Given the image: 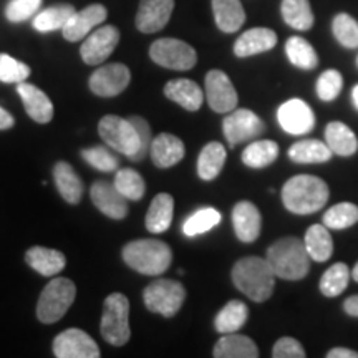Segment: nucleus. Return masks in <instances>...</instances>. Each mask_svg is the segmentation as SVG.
<instances>
[{
    "mask_svg": "<svg viewBox=\"0 0 358 358\" xmlns=\"http://www.w3.org/2000/svg\"><path fill=\"white\" fill-rule=\"evenodd\" d=\"M113 185L128 201H140L146 191L145 179H143L140 173L134 171L131 168H124L116 171Z\"/></svg>",
    "mask_w": 358,
    "mask_h": 358,
    "instance_id": "41",
    "label": "nucleus"
},
{
    "mask_svg": "<svg viewBox=\"0 0 358 358\" xmlns=\"http://www.w3.org/2000/svg\"><path fill=\"white\" fill-rule=\"evenodd\" d=\"M279 158V145L271 140L252 141L243 151V163L249 168H267Z\"/></svg>",
    "mask_w": 358,
    "mask_h": 358,
    "instance_id": "35",
    "label": "nucleus"
},
{
    "mask_svg": "<svg viewBox=\"0 0 358 358\" xmlns=\"http://www.w3.org/2000/svg\"><path fill=\"white\" fill-rule=\"evenodd\" d=\"M128 120L133 123V127L138 133V138H140V153L136 156V163H138V161L145 159L148 153H150L153 136H151V128L145 118H141V116H129Z\"/></svg>",
    "mask_w": 358,
    "mask_h": 358,
    "instance_id": "47",
    "label": "nucleus"
},
{
    "mask_svg": "<svg viewBox=\"0 0 358 358\" xmlns=\"http://www.w3.org/2000/svg\"><path fill=\"white\" fill-rule=\"evenodd\" d=\"M352 101H353V106L358 110V85H355L352 90Z\"/></svg>",
    "mask_w": 358,
    "mask_h": 358,
    "instance_id": "52",
    "label": "nucleus"
},
{
    "mask_svg": "<svg viewBox=\"0 0 358 358\" xmlns=\"http://www.w3.org/2000/svg\"><path fill=\"white\" fill-rule=\"evenodd\" d=\"M343 88V78L337 70H325L317 80L315 92L322 101H334Z\"/></svg>",
    "mask_w": 358,
    "mask_h": 358,
    "instance_id": "45",
    "label": "nucleus"
},
{
    "mask_svg": "<svg viewBox=\"0 0 358 358\" xmlns=\"http://www.w3.org/2000/svg\"><path fill=\"white\" fill-rule=\"evenodd\" d=\"M123 261L143 275H161L173 262L171 248L158 239H138L123 248Z\"/></svg>",
    "mask_w": 358,
    "mask_h": 358,
    "instance_id": "4",
    "label": "nucleus"
},
{
    "mask_svg": "<svg viewBox=\"0 0 358 358\" xmlns=\"http://www.w3.org/2000/svg\"><path fill=\"white\" fill-rule=\"evenodd\" d=\"M17 93H19L22 103H24L27 115L40 124H47L53 118V105L38 87L32 83H17Z\"/></svg>",
    "mask_w": 358,
    "mask_h": 358,
    "instance_id": "20",
    "label": "nucleus"
},
{
    "mask_svg": "<svg viewBox=\"0 0 358 358\" xmlns=\"http://www.w3.org/2000/svg\"><path fill=\"white\" fill-rule=\"evenodd\" d=\"M213 355L216 358H257L259 348L252 338L245 335H239L237 332L224 334L217 340Z\"/></svg>",
    "mask_w": 358,
    "mask_h": 358,
    "instance_id": "26",
    "label": "nucleus"
},
{
    "mask_svg": "<svg viewBox=\"0 0 358 358\" xmlns=\"http://www.w3.org/2000/svg\"><path fill=\"white\" fill-rule=\"evenodd\" d=\"M174 216V199L168 192H159L151 201L150 209L146 213V229L153 234H163L171 227Z\"/></svg>",
    "mask_w": 358,
    "mask_h": 358,
    "instance_id": "25",
    "label": "nucleus"
},
{
    "mask_svg": "<svg viewBox=\"0 0 358 358\" xmlns=\"http://www.w3.org/2000/svg\"><path fill=\"white\" fill-rule=\"evenodd\" d=\"M221 213L214 208H201L196 213H192L189 217L182 224V232L187 237H194L206 234L208 231L214 229L219 222H221Z\"/></svg>",
    "mask_w": 358,
    "mask_h": 358,
    "instance_id": "39",
    "label": "nucleus"
},
{
    "mask_svg": "<svg viewBox=\"0 0 358 358\" xmlns=\"http://www.w3.org/2000/svg\"><path fill=\"white\" fill-rule=\"evenodd\" d=\"M267 262L275 277L284 280H301L308 274L310 256L306 244L297 237H284L267 249Z\"/></svg>",
    "mask_w": 358,
    "mask_h": 358,
    "instance_id": "3",
    "label": "nucleus"
},
{
    "mask_svg": "<svg viewBox=\"0 0 358 358\" xmlns=\"http://www.w3.org/2000/svg\"><path fill=\"white\" fill-rule=\"evenodd\" d=\"M185 143L171 133H161L151 143V161L155 163V166L161 169L176 166L179 161L185 158Z\"/></svg>",
    "mask_w": 358,
    "mask_h": 358,
    "instance_id": "21",
    "label": "nucleus"
},
{
    "mask_svg": "<svg viewBox=\"0 0 358 358\" xmlns=\"http://www.w3.org/2000/svg\"><path fill=\"white\" fill-rule=\"evenodd\" d=\"M325 143L334 155L352 156L358 151L357 134L345 123L332 122L325 128Z\"/></svg>",
    "mask_w": 358,
    "mask_h": 358,
    "instance_id": "31",
    "label": "nucleus"
},
{
    "mask_svg": "<svg viewBox=\"0 0 358 358\" xmlns=\"http://www.w3.org/2000/svg\"><path fill=\"white\" fill-rule=\"evenodd\" d=\"M25 261L35 272L43 277H53L62 272L66 266L65 254L57 249L34 245L25 252Z\"/></svg>",
    "mask_w": 358,
    "mask_h": 358,
    "instance_id": "24",
    "label": "nucleus"
},
{
    "mask_svg": "<svg viewBox=\"0 0 358 358\" xmlns=\"http://www.w3.org/2000/svg\"><path fill=\"white\" fill-rule=\"evenodd\" d=\"M164 95L168 100L178 103L186 111H198L204 103V92L196 82L187 78L169 80L164 85Z\"/></svg>",
    "mask_w": 358,
    "mask_h": 358,
    "instance_id": "23",
    "label": "nucleus"
},
{
    "mask_svg": "<svg viewBox=\"0 0 358 358\" xmlns=\"http://www.w3.org/2000/svg\"><path fill=\"white\" fill-rule=\"evenodd\" d=\"M352 279L355 280V282H358V262H357V266L353 267V271H352Z\"/></svg>",
    "mask_w": 358,
    "mask_h": 358,
    "instance_id": "53",
    "label": "nucleus"
},
{
    "mask_svg": "<svg viewBox=\"0 0 358 358\" xmlns=\"http://www.w3.org/2000/svg\"><path fill=\"white\" fill-rule=\"evenodd\" d=\"M129 82H131V71L127 65L108 64L93 71L88 80V87L96 96L113 98L123 93Z\"/></svg>",
    "mask_w": 358,
    "mask_h": 358,
    "instance_id": "11",
    "label": "nucleus"
},
{
    "mask_svg": "<svg viewBox=\"0 0 358 358\" xmlns=\"http://www.w3.org/2000/svg\"><path fill=\"white\" fill-rule=\"evenodd\" d=\"M82 158L87 161L90 166L103 173H113L118 169L120 164L118 158H116V155L111 151L110 146L85 148L82 151Z\"/></svg>",
    "mask_w": 358,
    "mask_h": 358,
    "instance_id": "42",
    "label": "nucleus"
},
{
    "mask_svg": "<svg viewBox=\"0 0 358 358\" xmlns=\"http://www.w3.org/2000/svg\"><path fill=\"white\" fill-rule=\"evenodd\" d=\"M352 272L347 264L337 262L332 267H329L324 272L320 279V292L325 297H337V295L345 292L348 287V280H350Z\"/></svg>",
    "mask_w": 358,
    "mask_h": 358,
    "instance_id": "38",
    "label": "nucleus"
},
{
    "mask_svg": "<svg viewBox=\"0 0 358 358\" xmlns=\"http://www.w3.org/2000/svg\"><path fill=\"white\" fill-rule=\"evenodd\" d=\"M266 131V124L254 111L241 108L232 110L222 122V133L231 148L239 143L256 140Z\"/></svg>",
    "mask_w": 358,
    "mask_h": 358,
    "instance_id": "10",
    "label": "nucleus"
},
{
    "mask_svg": "<svg viewBox=\"0 0 358 358\" xmlns=\"http://www.w3.org/2000/svg\"><path fill=\"white\" fill-rule=\"evenodd\" d=\"M173 10L174 0H140L134 24L141 34H156L168 25Z\"/></svg>",
    "mask_w": 358,
    "mask_h": 358,
    "instance_id": "16",
    "label": "nucleus"
},
{
    "mask_svg": "<svg viewBox=\"0 0 358 358\" xmlns=\"http://www.w3.org/2000/svg\"><path fill=\"white\" fill-rule=\"evenodd\" d=\"M232 226L241 243L250 244L257 239L262 229V216L256 204L241 201L232 209Z\"/></svg>",
    "mask_w": 358,
    "mask_h": 358,
    "instance_id": "19",
    "label": "nucleus"
},
{
    "mask_svg": "<svg viewBox=\"0 0 358 358\" xmlns=\"http://www.w3.org/2000/svg\"><path fill=\"white\" fill-rule=\"evenodd\" d=\"M329 358H358V353L353 350H348V348H332L329 353H327Z\"/></svg>",
    "mask_w": 358,
    "mask_h": 358,
    "instance_id": "49",
    "label": "nucleus"
},
{
    "mask_svg": "<svg viewBox=\"0 0 358 358\" xmlns=\"http://www.w3.org/2000/svg\"><path fill=\"white\" fill-rule=\"evenodd\" d=\"M332 150L325 141L320 140H302L294 143L289 148L290 161L297 164H320L332 158Z\"/></svg>",
    "mask_w": 358,
    "mask_h": 358,
    "instance_id": "29",
    "label": "nucleus"
},
{
    "mask_svg": "<svg viewBox=\"0 0 358 358\" xmlns=\"http://www.w3.org/2000/svg\"><path fill=\"white\" fill-rule=\"evenodd\" d=\"M150 57L163 69L186 71L198 64V53L189 43L178 38H159L150 47Z\"/></svg>",
    "mask_w": 358,
    "mask_h": 358,
    "instance_id": "9",
    "label": "nucleus"
},
{
    "mask_svg": "<svg viewBox=\"0 0 358 358\" xmlns=\"http://www.w3.org/2000/svg\"><path fill=\"white\" fill-rule=\"evenodd\" d=\"M332 30L340 45L347 48L358 47V22L348 13H338L335 17Z\"/></svg>",
    "mask_w": 358,
    "mask_h": 358,
    "instance_id": "43",
    "label": "nucleus"
},
{
    "mask_svg": "<svg viewBox=\"0 0 358 358\" xmlns=\"http://www.w3.org/2000/svg\"><path fill=\"white\" fill-rule=\"evenodd\" d=\"M204 95L208 105L216 113H231L239 101L234 85L222 70H211L206 75Z\"/></svg>",
    "mask_w": 358,
    "mask_h": 358,
    "instance_id": "13",
    "label": "nucleus"
},
{
    "mask_svg": "<svg viewBox=\"0 0 358 358\" xmlns=\"http://www.w3.org/2000/svg\"><path fill=\"white\" fill-rule=\"evenodd\" d=\"M343 310H345L348 315L358 317V295H352L348 297L345 303H343Z\"/></svg>",
    "mask_w": 358,
    "mask_h": 358,
    "instance_id": "50",
    "label": "nucleus"
},
{
    "mask_svg": "<svg viewBox=\"0 0 358 358\" xmlns=\"http://www.w3.org/2000/svg\"><path fill=\"white\" fill-rule=\"evenodd\" d=\"M289 62L301 70H313L319 65V55L313 47L302 37H290L285 43Z\"/></svg>",
    "mask_w": 358,
    "mask_h": 358,
    "instance_id": "37",
    "label": "nucleus"
},
{
    "mask_svg": "<svg viewBox=\"0 0 358 358\" xmlns=\"http://www.w3.org/2000/svg\"><path fill=\"white\" fill-rule=\"evenodd\" d=\"M30 77V66L24 62L0 53V82L2 83H22Z\"/></svg>",
    "mask_w": 358,
    "mask_h": 358,
    "instance_id": "44",
    "label": "nucleus"
},
{
    "mask_svg": "<svg viewBox=\"0 0 358 358\" xmlns=\"http://www.w3.org/2000/svg\"><path fill=\"white\" fill-rule=\"evenodd\" d=\"M186 299V290L181 284L171 279L153 280L143 292V301L150 312L159 315L174 317L181 310Z\"/></svg>",
    "mask_w": 358,
    "mask_h": 358,
    "instance_id": "8",
    "label": "nucleus"
},
{
    "mask_svg": "<svg viewBox=\"0 0 358 358\" xmlns=\"http://www.w3.org/2000/svg\"><path fill=\"white\" fill-rule=\"evenodd\" d=\"M53 355L57 358H98L100 348L87 332L69 329L53 340Z\"/></svg>",
    "mask_w": 358,
    "mask_h": 358,
    "instance_id": "14",
    "label": "nucleus"
},
{
    "mask_svg": "<svg viewBox=\"0 0 358 358\" xmlns=\"http://www.w3.org/2000/svg\"><path fill=\"white\" fill-rule=\"evenodd\" d=\"M77 297V287L66 277H55L45 285L37 303V317L42 324H55L64 319Z\"/></svg>",
    "mask_w": 358,
    "mask_h": 358,
    "instance_id": "6",
    "label": "nucleus"
},
{
    "mask_svg": "<svg viewBox=\"0 0 358 358\" xmlns=\"http://www.w3.org/2000/svg\"><path fill=\"white\" fill-rule=\"evenodd\" d=\"M226 148L221 143H208L199 153L198 176L203 181H213V179H216L221 174L224 164H226Z\"/></svg>",
    "mask_w": 358,
    "mask_h": 358,
    "instance_id": "32",
    "label": "nucleus"
},
{
    "mask_svg": "<svg viewBox=\"0 0 358 358\" xmlns=\"http://www.w3.org/2000/svg\"><path fill=\"white\" fill-rule=\"evenodd\" d=\"M249 319V308L244 302L231 301L224 306L214 319V327L221 335L234 334L243 329Z\"/></svg>",
    "mask_w": 358,
    "mask_h": 358,
    "instance_id": "33",
    "label": "nucleus"
},
{
    "mask_svg": "<svg viewBox=\"0 0 358 358\" xmlns=\"http://www.w3.org/2000/svg\"><path fill=\"white\" fill-rule=\"evenodd\" d=\"M282 17L289 27L295 30H310L313 25V12L308 0H282Z\"/></svg>",
    "mask_w": 358,
    "mask_h": 358,
    "instance_id": "36",
    "label": "nucleus"
},
{
    "mask_svg": "<svg viewBox=\"0 0 358 358\" xmlns=\"http://www.w3.org/2000/svg\"><path fill=\"white\" fill-rule=\"evenodd\" d=\"M120 43V30L115 25H103L87 35L80 47V55L87 65H101Z\"/></svg>",
    "mask_w": 358,
    "mask_h": 358,
    "instance_id": "12",
    "label": "nucleus"
},
{
    "mask_svg": "<svg viewBox=\"0 0 358 358\" xmlns=\"http://www.w3.org/2000/svg\"><path fill=\"white\" fill-rule=\"evenodd\" d=\"M358 222V206L353 203H338L324 214V226L330 231H342Z\"/></svg>",
    "mask_w": 358,
    "mask_h": 358,
    "instance_id": "40",
    "label": "nucleus"
},
{
    "mask_svg": "<svg viewBox=\"0 0 358 358\" xmlns=\"http://www.w3.org/2000/svg\"><path fill=\"white\" fill-rule=\"evenodd\" d=\"M100 334L110 345L123 347L131 337L129 329V301L127 295L110 294L103 303Z\"/></svg>",
    "mask_w": 358,
    "mask_h": 358,
    "instance_id": "5",
    "label": "nucleus"
},
{
    "mask_svg": "<svg viewBox=\"0 0 358 358\" xmlns=\"http://www.w3.org/2000/svg\"><path fill=\"white\" fill-rule=\"evenodd\" d=\"M213 13L217 29L224 34H234L245 22L241 0H213Z\"/></svg>",
    "mask_w": 358,
    "mask_h": 358,
    "instance_id": "27",
    "label": "nucleus"
},
{
    "mask_svg": "<svg viewBox=\"0 0 358 358\" xmlns=\"http://www.w3.org/2000/svg\"><path fill=\"white\" fill-rule=\"evenodd\" d=\"M232 282L250 301L266 302L274 294L275 274L267 259L250 256L234 264Z\"/></svg>",
    "mask_w": 358,
    "mask_h": 358,
    "instance_id": "2",
    "label": "nucleus"
},
{
    "mask_svg": "<svg viewBox=\"0 0 358 358\" xmlns=\"http://www.w3.org/2000/svg\"><path fill=\"white\" fill-rule=\"evenodd\" d=\"M40 7L42 0H10L6 7V17L13 24H19L37 15Z\"/></svg>",
    "mask_w": 358,
    "mask_h": 358,
    "instance_id": "46",
    "label": "nucleus"
},
{
    "mask_svg": "<svg viewBox=\"0 0 358 358\" xmlns=\"http://www.w3.org/2000/svg\"><path fill=\"white\" fill-rule=\"evenodd\" d=\"M53 179L60 196L69 204H78L83 196V181L66 161H60L53 168Z\"/></svg>",
    "mask_w": 358,
    "mask_h": 358,
    "instance_id": "28",
    "label": "nucleus"
},
{
    "mask_svg": "<svg viewBox=\"0 0 358 358\" xmlns=\"http://www.w3.org/2000/svg\"><path fill=\"white\" fill-rule=\"evenodd\" d=\"M13 123H15L13 116L0 106V129H10L13 127Z\"/></svg>",
    "mask_w": 358,
    "mask_h": 358,
    "instance_id": "51",
    "label": "nucleus"
},
{
    "mask_svg": "<svg viewBox=\"0 0 358 358\" xmlns=\"http://www.w3.org/2000/svg\"><path fill=\"white\" fill-rule=\"evenodd\" d=\"M106 17H108V10H106L105 6L92 3V6L82 8L80 12H75L71 19L66 22L62 34L69 42H80V40L92 34L93 29L101 25L106 20Z\"/></svg>",
    "mask_w": 358,
    "mask_h": 358,
    "instance_id": "17",
    "label": "nucleus"
},
{
    "mask_svg": "<svg viewBox=\"0 0 358 358\" xmlns=\"http://www.w3.org/2000/svg\"><path fill=\"white\" fill-rule=\"evenodd\" d=\"M77 12L70 3H58L45 10L38 12L34 19V29L40 34L55 32V30H64L66 22L71 19V15Z\"/></svg>",
    "mask_w": 358,
    "mask_h": 358,
    "instance_id": "34",
    "label": "nucleus"
},
{
    "mask_svg": "<svg viewBox=\"0 0 358 358\" xmlns=\"http://www.w3.org/2000/svg\"><path fill=\"white\" fill-rule=\"evenodd\" d=\"M277 122L285 133L302 136L310 133L315 127V115L306 101L301 98H292L282 103L280 108L277 110Z\"/></svg>",
    "mask_w": 358,
    "mask_h": 358,
    "instance_id": "15",
    "label": "nucleus"
},
{
    "mask_svg": "<svg viewBox=\"0 0 358 358\" xmlns=\"http://www.w3.org/2000/svg\"><path fill=\"white\" fill-rule=\"evenodd\" d=\"M303 244L308 256L315 262L329 261L334 254V239L330 236V229L324 224H313L308 227Z\"/></svg>",
    "mask_w": 358,
    "mask_h": 358,
    "instance_id": "30",
    "label": "nucleus"
},
{
    "mask_svg": "<svg viewBox=\"0 0 358 358\" xmlns=\"http://www.w3.org/2000/svg\"><path fill=\"white\" fill-rule=\"evenodd\" d=\"M277 45V35L274 30L266 27H256V29L245 30L234 43V55L239 58H248L257 53L272 50Z\"/></svg>",
    "mask_w": 358,
    "mask_h": 358,
    "instance_id": "22",
    "label": "nucleus"
},
{
    "mask_svg": "<svg viewBox=\"0 0 358 358\" xmlns=\"http://www.w3.org/2000/svg\"><path fill=\"white\" fill-rule=\"evenodd\" d=\"M90 196L98 211L110 219L120 221L128 216V199L111 182L96 181L90 189Z\"/></svg>",
    "mask_w": 358,
    "mask_h": 358,
    "instance_id": "18",
    "label": "nucleus"
},
{
    "mask_svg": "<svg viewBox=\"0 0 358 358\" xmlns=\"http://www.w3.org/2000/svg\"><path fill=\"white\" fill-rule=\"evenodd\" d=\"M330 191L324 179L299 174L290 178L282 187V203L285 209L299 216H307L320 211L329 201Z\"/></svg>",
    "mask_w": 358,
    "mask_h": 358,
    "instance_id": "1",
    "label": "nucleus"
},
{
    "mask_svg": "<svg viewBox=\"0 0 358 358\" xmlns=\"http://www.w3.org/2000/svg\"><path fill=\"white\" fill-rule=\"evenodd\" d=\"M98 134L106 146L136 163V156L140 153V138L128 118L116 115L103 116L98 123Z\"/></svg>",
    "mask_w": 358,
    "mask_h": 358,
    "instance_id": "7",
    "label": "nucleus"
},
{
    "mask_svg": "<svg viewBox=\"0 0 358 358\" xmlns=\"http://www.w3.org/2000/svg\"><path fill=\"white\" fill-rule=\"evenodd\" d=\"M272 357L274 358H303L306 350L297 340L292 337H282L272 348Z\"/></svg>",
    "mask_w": 358,
    "mask_h": 358,
    "instance_id": "48",
    "label": "nucleus"
}]
</instances>
